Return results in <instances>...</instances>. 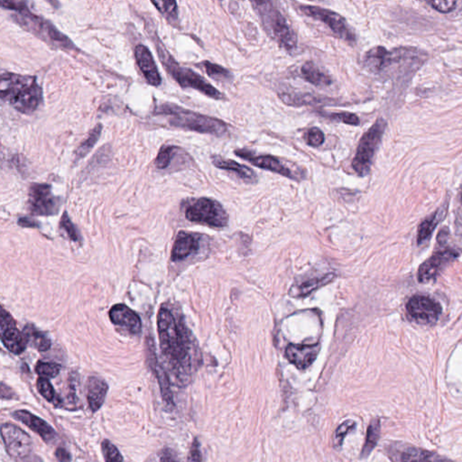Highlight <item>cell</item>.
Instances as JSON below:
<instances>
[{
    "label": "cell",
    "mask_w": 462,
    "mask_h": 462,
    "mask_svg": "<svg viewBox=\"0 0 462 462\" xmlns=\"http://www.w3.org/2000/svg\"><path fill=\"white\" fill-rule=\"evenodd\" d=\"M36 385H38L39 393H40L42 397L45 398L46 400L51 402L54 399L55 389L47 378H38Z\"/></svg>",
    "instance_id": "obj_42"
},
{
    "label": "cell",
    "mask_w": 462,
    "mask_h": 462,
    "mask_svg": "<svg viewBox=\"0 0 462 462\" xmlns=\"http://www.w3.org/2000/svg\"><path fill=\"white\" fill-rule=\"evenodd\" d=\"M301 77L309 84L316 87H328L332 85V79L331 76L322 72L315 62H306L301 68Z\"/></svg>",
    "instance_id": "obj_25"
},
{
    "label": "cell",
    "mask_w": 462,
    "mask_h": 462,
    "mask_svg": "<svg viewBox=\"0 0 462 462\" xmlns=\"http://www.w3.org/2000/svg\"><path fill=\"white\" fill-rule=\"evenodd\" d=\"M157 328L161 351L174 382L187 385L191 375V358L186 327L176 321L170 309L162 307L158 312Z\"/></svg>",
    "instance_id": "obj_1"
},
{
    "label": "cell",
    "mask_w": 462,
    "mask_h": 462,
    "mask_svg": "<svg viewBox=\"0 0 462 462\" xmlns=\"http://www.w3.org/2000/svg\"><path fill=\"white\" fill-rule=\"evenodd\" d=\"M355 427V422L351 420L345 421L337 429L334 436H333V445L335 449L342 447L346 434Z\"/></svg>",
    "instance_id": "obj_38"
},
{
    "label": "cell",
    "mask_w": 462,
    "mask_h": 462,
    "mask_svg": "<svg viewBox=\"0 0 462 462\" xmlns=\"http://www.w3.org/2000/svg\"><path fill=\"white\" fill-rule=\"evenodd\" d=\"M110 319L114 325L123 329L131 335H137L142 331L140 317L125 305H116L108 312Z\"/></svg>",
    "instance_id": "obj_16"
},
{
    "label": "cell",
    "mask_w": 462,
    "mask_h": 462,
    "mask_svg": "<svg viewBox=\"0 0 462 462\" xmlns=\"http://www.w3.org/2000/svg\"><path fill=\"white\" fill-rule=\"evenodd\" d=\"M13 18L26 30L31 32L32 34L35 35L42 40L48 43V44L59 48H74V45H72V41L67 36L62 34L50 22L45 21V19L33 14L28 11V9H26L21 12H16V14L13 16Z\"/></svg>",
    "instance_id": "obj_6"
},
{
    "label": "cell",
    "mask_w": 462,
    "mask_h": 462,
    "mask_svg": "<svg viewBox=\"0 0 462 462\" xmlns=\"http://www.w3.org/2000/svg\"><path fill=\"white\" fill-rule=\"evenodd\" d=\"M101 448L106 462H123L120 451L110 441H102Z\"/></svg>",
    "instance_id": "obj_37"
},
{
    "label": "cell",
    "mask_w": 462,
    "mask_h": 462,
    "mask_svg": "<svg viewBox=\"0 0 462 462\" xmlns=\"http://www.w3.org/2000/svg\"><path fill=\"white\" fill-rule=\"evenodd\" d=\"M18 225L25 227H38L39 224L35 220L29 218H21L18 220Z\"/></svg>",
    "instance_id": "obj_47"
},
{
    "label": "cell",
    "mask_w": 462,
    "mask_h": 462,
    "mask_svg": "<svg viewBox=\"0 0 462 462\" xmlns=\"http://www.w3.org/2000/svg\"><path fill=\"white\" fill-rule=\"evenodd\" d=\"M156 45L164 68L169 72L181 87L193 89L213 100L220 101L224 98L223 94L200 74L189 68L181 67L167 51L164 50L160 41H157Z\"/></svg>",
    "instance_id": "obj_5"
},
{
    "label": "cell",
    "mask_w": 462,
    "mask_h": 462,
    "mask_svg": "<svg viewBox=\"0 0 462 462\" xmlns=\"http://www.w3.org/2000/svg\"><path fill=\"white\" fill-rule=\"evenodd\" d=\"M135 55H136L138 67L143 72L148 84L154 87L159 86L162 82L161 76L150 49L143 45H138L135 50Z\"/></svg>",
    "instance_id": "obj_18"
},
{
    "label": "cell",
    "mask_w": 462,
    "mask_h": 462,
    "mask_svg": "<svg viewBox=\"0 0 462 462\" xmlns=\"http://www.w3.org/2000/svg\"><path fill=\"white\" fill-rule=\"evenodd\" d=\"M322 117L328 118L329 120L342 122L351 126H359V118L357 115L351 113V112H334V113H322Z\"/></svg>",
    "instance_id": "obj_36"
},
{
    "label": "cell",
    "mask_w": 462,
    "mask_h": 462,
    "mask_svg": "<svg viewBox=\"0 0 462 462\" xmlns=\"http://www.w3.org/2000/svg\"><path fill=\"white\" fill-rule=\"evenodd\" d=\"M35 371L41 378H54L61 371V366L52 362H38Z\"/></svg>",
    "instance_id": "obj_34"
},
{
    "label": "cell",
    "mask_w": 462,
    "mask_h": 462,
    "mask_svg": "<svg viewBox=\"0 0 462 462\" xmlns=\"http://www.w3.org/2000/svg\"><path fill=\"white\" fill-rule=\"evenodd\" d=\"M211 161L214 166L219 169L233 171L246 183L255 184L257 181V176L252 168L243 166L236 161L226 159V158L216 156V154L211 157Z\"/></svg>",
    "instance_id": "obj_20"
},
{
    "label": "cell",
    "mask_w": 462,
    "mask_h": 462,
    "mask_svg": "<svg viewBox=\"0 0 462 462\" xmlns=\"http://www.w3.org/2000/svg\"><path fill=\"white\" fill-rule=\"evenodd\" d=\"M101 131L102 126L101 124H98L97 126L90 132L87 140H86L84 143H81V146L78 147L77 150H76L75 161L81 160L82 158L90 153L92 148L95 146V144L97 143L98 138H100Z\"/></svg>",
    "instance_id": "obj_32"
},
{
    "label": "cell",
    "mask_w": 462,
    "mask_h": 462,
    "mask_svg": "<svg viewBox=\"0 0 462 462\" xmlns=\"http://www.w3.org/2000/svg\"><path fill=\"white\" fill-rule=\"evenodd\" d=\"M1 100L23 114H31L43 101V91L34 76L3 72L0 81Z\"/></svg>",
    "instance_id": "obj_2"
},
{
    "label": "cell",
    "mask_w": 462,
    "mask_h": 462,
    "mask_svg": "<svg viewBox=\"0 0 462 462\" xmlns=\"http://www.w3.org/2000/svg\"><path fill=\"white\" fill-rule=\"evenodd\" d=\"M157 113L168 116L169 117L168 122L171 126L181 130L213 135L217 137L223 136L227 132L225 122L186 110L176 104H162L157 108Z\"/></svg>",
    "instance_id": "obj_4"
},
{
    "label": "cell",
    "mask_w": 462,
    "mask_h": 462,
    "mask_svg": "<svg viewBox=\"0 0 462 462\" xmlns=\"http://www.w3.org/2000/svg\"><path fill=\"white\" fill-rule=\"evenodd\" d=\"M393 61V54L382 46L372 48L365 55L366 67L374 72H378L387 67Z\"/></svg>",
    "instance_id": "obj_24"
},
{
    "label": "cell",
    "mask_w": 462,
    "mask_h": 462,
    "mask_svg": "<svg viewBox=\"0 0 462 462\" xmlns=\"http://www.w3.org/2000/svg\"><path fill=\"white\" fill-rule=\"evenodd\" d=\"M428 4L431 5L432 9H434L435 11L439 12L450 13L452 11H454L457 3L456 1L448 0V1H429Z\"/></svg>",
    "instance_id": "obj_43"
},
{
    "label": "cell",
    "mask_w": 462,
    "mask_h": 462,
    "mask_svg": "<svg viewBox=\"0 0 462 462\" xmlns=\"http://www.w3.org/2000/svg\"><path fill=\"white\" fill-rule=\"evenodd\" d=\"M237 157L243 158L244 160L249 162L253 166L261 169L271 171L273 173L281 174V176L289 178V179L297 181L305 179L306 171L288 161L280 159L278 157L270 156V154H261L255 156L249 150H239L234 152Z\"/></svg>",
    "instance_id": "obj_8"
},
{
    "label": "cell",
    "mask_w": 462,
    "mask_h": 462,
    "mask_svg": "<svg viewBox=\"0 0 462 462\" xmlns=\"http://www.w3.org/2000/svg\"><path fill=\"white\" fill-rule=\"evenodd\" d=\"M305 138L306 143L313 147L322 146L325 140V134L318 128H312L307 130Z\"/></svg>",
    "instance_id": "obj_40"
},
{
    "label": "cell",
    "mask_w": 462,
    "mask_h": 462,
    "mask_svg": "<svg viewBox=\"0 0 462 462\" xmlns=\"http://www.w3.org/2000/svg\"><path fill=\"white\" fill-rule=\"evenodd\" d=\"M154 371H156L158 383L161 390L162 398L164 404L168 408L174 407L173 393L171 390L170 378L168 377L166 369H164L160 364H157V361L153 362Z\"/></svg>",
    "instance_id": "obj_28"
},
{
    "label": "cell",
    "mask_w": 462,
    "mask_h": 462,
    "mask_svg": "<svg viewBox=\"0 0 462 462\" xmlns=\"http://www.w3.org/2000/svg\"><path fill=\"white\" fill-rule=\"evenodd\" d=\"M28 206L34 215L52 216L60 210L61 200L55 196L48 184H34L29 190Z\"/></svg>",
    "instance_id": "obj_11"
},
{
    "label": "cell",
    "mask_w": 462,
    "mask_h": 462,
    "mask_svg": "<svg viewBox=\"0 0 462 462\" xmlns=\"http://www.w3.org/2000/svg\"><path fill=\"white\" fill-rule=\"evenodd\" d=\"M61 230H64L69 239L72 242H78L80 240V236L74 224H72L70 218H69L67 213H64L60 221Z\"/></svg>",
    "instance_id": "obj_41"
},
{
    "label": "cell",
    "mask_w": 462,
    "mask_h": 462,
    "mask_svg": "<svg viewBox=\"0 0 462 462\" xmlns=\"http://www.w3.org/2000/svg\"><path fill=\"white\" fill-rule=\"evenodd\" d=\"M186 217L191 222L204 224L210 227H226L229 216L217 201L201 198L187 207Z\"/></svg>",
    "instance_id": "obj_9"
},
{
    "label": "cell",
    "mask_w": 462,
    "mask_h": 462,
    "mask_svg": "<svg viewBox=\"0 0 462 462\" xmlns=\"http://www.w3.org/2000/svg\"><path fill=\"white\" fill-rule=\"evenodd\" d=\"M156 8L169 21H176L178 9L176 1H152Z\"/></svg>",
    "instance_id": "obj_35"
},
{
    "label": "cell",
    "mask_w": 462,
    "mask_h": 462,
    "mask_svg": "<svg viewBox=\"0 0 462 462\" xmlns=\"http://www.w3.org/2000/svg\"><path fill=\"white\" fill-rule=\"evenodd\" d=\"M400 462H452L420 448L409 447L400 453Z\"/></svg>",
    "instance_id": "obj_26"
},
{
    "label": "cell",
    "mask_w": 462,
    "mask_h": 462,
    "mask_svg": "<svg viewBox=\"0 0 462 462\" xmlns=\"http://www.w3.org/2000/svg\"><path fill=\"white\" fill-rule=\"evenodd\" d=\"M458 256H460V252H457V249L450 247H441L434 252L430 259H428L419 267V281L427 283L436 278L441 270L456 259Z\"/></svg>",
    "instance_id": "obj_14"
},
{
    "label": "cell",
    "mask_w": 462,
    "mask_h": 462,
    "mask_svg": "<svg viewBox=\"0 0 462 462\" xmlns=\"http://www.w3.org/2000/svg\"><path fill=\"white\" fill-rule=\"evenodd\" d=\"M1 342L3 345L12 352L13 354L19 355L25 351L26 339L24 334L16 327L15 320L6 311L4 307L1 309Z\"/></svg>",
    "instance_id": "obj_15"
},
{
    "label": "cell",
    "mask_w": 462,
    "mask_h": 462,
    "mask_svg": "<svg viewBox=\"0 0 462 462\" xmlns=\"http://www.w3.org/2000/svg\"><path fill=\"white\" fill-rule=\"evenodd\" d=\"M188 462H203L200 442L197 439H194L193 444H191L189 455H188Z\"/></svg>",
    "instance_id": "obj_44"
},
{
    "label": "cell",
    "mask_w": 462,
    "mask_h": 462,
    "mask_svg": "<svg viewBox=\"0 0 462 462\" xmlns=\"http://www.w3.org/2000/svg\"><path fill=\"white\" fill-rule=\"evenodd\" d=\"M161 462H180L176 454L170 449H166L161 455Z\"/></svg>",
    "instance_id": "obj_46"
},
{
    "label": "cell",
    "mask_w": 462,
    "mask_h": 462,
    "mask_svg": "<svg viewBox=\"0 0 462 462\" xmlns=\"http://www.w3.org/2000/svg\"><path fill=\"white\" fill-rule=\"evenodd\" d=\"M199 247L196 237L186 232H180L171 250V261L178 262L186 259L191 254L197 252Z\"/></svg>",
    "instance_id": "obj_21"
},
{
    "label": "cell",
    "mask_w": 462,
    "mask_h": 462,
    "mask_svg": "<svg viewBox=\"0 0 462 462\" xmlns=\"http://www.w3.org/2000/svg\"><path fill=\"white\" fill-rule=\"evenodd\" d=\"M409 318L420 325L436 322L441 315V306L427 295H415L407 303Z\"/></svg>",
    "instance_id": "obj_13"
},
{
    "label": "cell",
    "mask_w": 462,
    "mask_h": 462,
    "mask_svg": "<svg viewBox=\"0 0 462 462\" xmlns=\"http://www.w3.org/2000/svg\"><path fill=\"white\" fill-rule=\"evenodd\" d=\"M87 398L92 412H97L102 407L108 390L107 383L98 377L89 378Z\"/></svg>",
    "instance_id": "obj_22"
},
{
    "label": "cell",
    "mask_w": 462,
    "mask_h": 462,
    "mask_svg": "<svg viewBox=\"0 0 462 462\" xmlns=\"http://www.w3.org/2000/svg\"><path fill=\"white\" fill-rule=\"evenodd\" d=\"M387 128V122L378 118L375 124L366 132L357 148L354 159L352 161L353 170L359 176H366L371 171L376 152L381 143L383 135Z\"/></svg>",
    "instance_id": "obj_7"
},
{
    "label": "cell",
    "mask_w": 462,
    "mask_h": 462,
    "mask_svg": "<svg viewBox=\"0 0 462 462\" xmlns=\"http://www.w3.org/2000/svg\"><path fill=\"white\" fill-rule=\"evenodd\" d=\"M176 150L177 147H164L163 150L159 152L156 159V167L158 169H167V168L170 166L171 159H173L174 157V152Z\"/></svg>",
    "instance_id": "obj_39"
},
{
    "label": "cell",
    "mask_w": 462,
    "mask_h": 462,
    "mask_svg": "<svg viewBox=\"0 0 462 462\" xmlns=\"http://www.w3.org/2000/svg\"><path fill=\"white\" fill-rule=\"evenodd\" d=\"M298 9L306 16L325 23L337 38L349 44H355L357 41L355 32L353 31L351 26L338 13L317 6L300 5Z\"/></svg>",
    "instance_id": "obj_10"
},
{
    "label": "cell",
    "mask_w": 462,
    "mask_h": 462,
    "mask_svg": "<svg viewBox=\"0 0 462 462\" xmlns=\"http://www.w3.org/2000/svg\"><path fill=\"white\" fill-rule=\"evenodd\" d=\"M203 67L205 69L207 74L211 79L220 81H230L233 80V75L229 70L222 67V66L213 64L210 62H203Z\"/></svg>",
    "instance_id": "obj_33"
},
{
    "label": "cell",
    "mask_w": 462,
    "mask_h": 462,
    "mask_svg": "<svg viewBox=\"0 0 462 462\" xmlns=\"http://www.w3.org/2000/svg\"><path fill=\"white\" fill-rule=\"evenodd\" d=\"M461 201H462V194H461Z\"/></svg>",
    "instance_id": "obj_49"
},
{
    "label": "cell",
    "mask_w": 462,
    "mask_h": 462,
    "mask_svg": "<svg viewBox=\"0 0 462 462\" xmlns=\"http://www.w3.org/2000/svg\"><path fill=\"white\" fill-rule=\"evenodd\" d=\"M5 393H6V394H8V398L9 399V398H14V395H15L14 393H13V391L11 390V388H9V387H6V385L4 384V383H3L2 387H1V394H5Z\"/></svg>",
    "instance_id": "obj_48"
},
{
    "label": "cell",
    "mask_w": 462,
    "mask_h": 462,
    "mask_svg": "<svg viewBox=\"0 0 462 462\" xmlns=\"http://www.w3.org/2000/svg\"><path fill=\"white\" fill-rule=\"evenodd\" d=\"M55 457L60 462H71L72 456L64 448H58L55 451Z\"/></svg>",
    "instance_id": "obj_45"
},
{
    "label": "cell",
    "mask_w": 462,
    "mask_h": 462,
    "mask_svg": "<svg viewBox=\"0 0 462 462\" xmlns=\"http://www.w3.org/2000/svg\"><path fill=\"white\" fill-rule=\"evenodd\" d=\"M26 342L30 343L39 351H47L51 348V341L44 332L38 331L34 326L28 325L23 332Z\"/></svg>",
    "instance_id": "obj_27"
},
{
    "label": "cell",
    "mask_w": 462,
    "mask_h": 462,
    "mask_svg": "<svg viewBox=\"0 0 462 462\" xmlns=\"http://www.w3.org/2000/svg\"><path fill=\"white\" fill-rule=\"evenodd\" d=\"M252 4L267 35L279 45L280 47L293 54L297 49V36L286 16L274 1H252Z\"/></svg>",
    "instance_id": "obj_3"
},
{
    "label": "cell",
    "mask_w": 462,
    "mask_h": 462,
    "mask_svg": "<svg viewBox=\"0 0 462 462\" xmlns=\"http://www.w3.org/2000/svg\"><path fill=\"white\" fill-rule=\"evenodd\" d=\"M1 437L8 453L15 460H24L30 455L33 442L28 434L12 424L1 427Z\"/></svg>",
    "instance_id": "obj_12"
},
{
    "label": "cell",
    "mask_w": 462,
    "mask_h": 462,
    "mask_svg": "<svg viewBox=\"0 0 462 462\" xmlns=\"http://www.w3.org/2000/svg\"><path fill=\"white\" fill-rule=\"evenodd\" d=\"M381 436V421L379 419L372 420L367 431V437L361 451V458H367L378 444Z\"/></svg>",
    "instance_id": "obj_31"
},
{
    "label": "cell",
    "mask_w": 462,
    "mask_h": 462,
    "mask_svg": "<svg viewBox=\"0 0 462 462\" xmlns=\"http://www.w3.org/2000/svg\"><path fill=\"white\" fill-rule=\"evenodd\" d=\"M16 420L23 422L26 427L30 428L33 432H36L43 440L46 442H51L56 437V432L50 424H48L41 418L35 417L30 412L26 410L16 411L13 414Z\"/></svg>",
    "instance_id": "obj_19"
},
{
    "label": "cell",
    "mask_w": 462,
    "mask_h": 462,
    "mask_svg": "<svg viewBox=\"0 0 462 462\" xmlns=\"http://www.w3.org/2000/svg\"><path fill=\"white\" fill-rule=\"evenodd\" d=\"M444 214L445 208L444 209L437 210L436 213L432 214L431 217H429L427 220L422 221L418 230V244L424 243L425 240H427L429 237L432 236V233L434 232L435 227H436L438 223L440 222L442 217L444 216Z\"/></svg>",
    "instance_id": "obj_30"
},
{
    "label": "cell",
    "mask_w": 462,
    "mask_h": 462,
    "mask_svg": "<svg viewBox=\"0 0 462 462\" xmlns=\"http://www.w3.org/2000/svg\"><path fill=\"white\" fill-rule=\"evenodd\" d=\"M334 275H325L318 278H312L298 285L293 290V296L303 297L309 295L310 293L319 289L320 287L327 285V283L332 281Z\"/></svg>",
    "instance_id": "obj_29"
},
{
    "label": "cell",
    "mask_w": 462,
    "mask_h": 462,
    "mask_svg": "<svg viewBox=\"0 0 462 462\" xmlns=\"http://www.w3.org/2000/svg\"><path fill=\"white\" fill-rule=\"evenodd\" d=\"M279 98L283 103L292 106V107H303V106H318L326 104H334L335 101L331 98L320 97V96L310 94H288L283 92L279 94Z\"/></svg>",
    "instance_id": "obj_23"
},
{
    "label": "cell",
    "mask_w": 462,
    "mask_h": 462,
    "mask_svg": "<svg viewBox=\"0 0 462 462\" xmlns=\"http://www.w3.org/2000/svg\"><path fill=\"white\" fill-rule=\"evenodd\" d=\"M320 349V343L312 345L290 344L286 348V356L296 368L305 369L315 362Z\"/></svg>",
    "instance_id": "obj_17"
}]
</instances>
